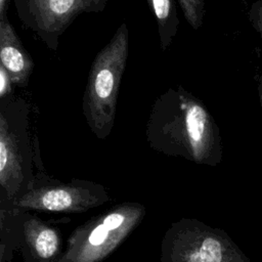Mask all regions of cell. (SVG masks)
<instances>
[{
	"label": "cell",
	"instance_id": "5b68a950",
	"mask_svg": "<svg viewBox=\"0 0 262 262\" xmlns=\"http://www.w3.org/2000/svg\"><path fill=\"white\" fill-rule=\"evenodd\" d=\"M161 262H251L222 229L192 218L175 221L161 244Z\"/></svg>",
	"mask_w": 262,
	"mask_h": 262
},
{
	"label": "cell",
	"instance_id": "4fadbf2b",
	"mask_svg": "<svg viewBox=\"0 0 262 262\" xmlns=\"http://www.w3.org/2000/svg\"><path fill=\"white\" fill-rule=\"evenodd\" d=\"M12 81L6 69L0 63V99L12 94Z\"/></svg>",
	"mask_w": 262,
	"mask_h": 262
},
{
	"label": "cell",
	"instance_id": "5bb4252c",
	"mask_svg": "<svg viewBox=\"0 0 262 262\" xmlns=\"http://www.w3.org/2000/svg\"><path fill=\"white\" fill-rule=\"evenodd\" d=\"M14 250L0 247V262H12Z\"/></svg>",
	"mask_w": 262,
	"mask_h": 262
},
{
	"label": "cell",
	"instance_id": "7a4b0ae2",
	"mask_svg": "<svg viewBox=\"0 0 262 262\" xmlns=\"http://www.w3.org/2000/svg\"><path fill=\"white\" fill-rule=\"evenodd\" d=\"M30 105L21 97L0 99V209L11 210L34 178L36 147L30 132Z\"/></svg>",
	"mask_w": 262,
	"mask_h": 262
},
{
	"label": "cell",
	"instance_id": "30bf717a",
	"mask_svg": "<svg viewBox=\"0 0 262 262\" xmlns=\"http://www.w3.org/2000/svg\"><path fill=\"white\" fill-rule=\"evenodd\" d=\"M157 21L162 51H166L176 37L180 20L176 0H146Z\"/></svg>",
	"mask_w": 262,
	"mask_h": 262
},
{
	"label": "cell",
	"instance_id": "9c48e42d",
	"mask_svg": "<svg viewBox=\"0 0 262 262\" xmlns=\"http://www.w3.org/2000/svg\"><path fill=\"white\" fill-rule=\"evenodd\" d=\"M0 61L13 85H28L35 63L7 16L0 18Z\"/></svg>",
	"mask_w": 262,
	"mask_h": 262
},
{
	"label": "cell",
	"instance_id": "8fae6325",
	"mask_svg": "<svg viewBox=\"0 0 262 262\" xmlns=\"http://www.w3.org/2000/svg\"><path fill=\"white\" fill-rule=\"evenodd\" d=\"M182 13L193 30H199L206 12V0H178Z\"/></svg>",
	"mask_w": 262,
	"mask_h": 262
},
{
	"label": "cell",
	"instance_id": "9a60e30c",
	"mask_svg": "<svg viewBox=\"0 0 262 262\" xmlns=\"http://www.w3.org/2000/svg\"><path fill=\"white\" fill-rule=\"evenodd\" d=\"M257 87H258V96H259V101H260V105H261V110H262V70L259 73L258 76V83H257Z\"/></svg>",
	"mask_w": 262,
	"mask_h": 262
},
{
	"label": "cell",
	"instance_id": "ba28073f",
	"mask_svg": "<svg viewBox=\"0 0 262 262\" xmlns=\"http://www.w3.org/2000/svg\"><path fill=\"white\" fill-rule=\"evenodd\" d=\"M15 233L21 262H58L62 255L61 234L29 211L15 209Z\"/></svg>",
	"mask_w": 262,
	"mask_h": 262
},
{
	"label": "cell",
	"instance_id": "7c38bea8",
	"mask_svg": "<svg viewBox=\"0 0 262 262\" xmlns=\"http://www.w3.org/2000/svg\"><path fill=\"white\" fill-rule=\"evenodd\" d=\"M249 20L262 40V0H255L249 9Z\"/></svg>",
	"mask_w": 262,
	"mask_h": 262
},
{
	"label": "cell",
	"instance_id": "277c9868",
	"mask_svg": "<svg viewBox=\"0 0 262 262\" xmlns=\"http://www.w3.org/2000/svg\"><path fill=\"white\" fill-rule=\"evenodd\" d=\"M146 214L136 202L113 206L70 234L58 262H103L137 228Z\"/></svg>",
	"mask_w": 262,
	"mask_h": 262
},
{
	"label": "cell",
	"instance_id": "3957f363",
	"mask_svg": "<svg viewBox=\"0 0 262 262\" xmlns=\"http://www.w3.org/2000/svg\"><path fill=\"white\" fill-rule=\"evenodd\" d=\"M129 53V31L122 23L95 55L82 99V113L91 132L105 139L115 125L117 100Z\"/></svg>",
	"mask_w": 262,
	"mask_h": 262
},
{
	"label": "cell",
	"instance_id": "52a82bcc",
	"mask_svg": "<svg viewBox=\"0 0 262 262\" xmlns=\"http://www.w3.org/2000/svg\"><path fill=\"white\" fill-rule=\"evenodd\" d=\"M21 25L47 48L56 51L59 38L82 13H99L108 0H12Z\"/></svg>",
	"mask_w": 262,
	"mask_h": 262
},
{
	"label": "cell",
	"instance_id": "6da1fadb",
	"mask_svg": "<svg viewBox=\"0 0 262 262\" xmlns=\"http://www.w3.org/2000/svg\"><path fill=\"white\" fill-rule=\"evenodd\" d=\"M145 137L150 148L169 157L212 167L222 161L218 125L204 101L181 85L168 88L155 100Z\"/></svg>",
	"mask_w": 262,
	"mask_h": 262
},
{
	"label": "cell",
	"instance_id": "8992f818",
	"mask_svg": "<svg viewBox=\"0 0 262 262\" xmlns=\"http://www.w3.org/2000/svg\"><path fill=\"white\" fill-rule=\"evenodd\" d=\"M110 202L106 188L90 180L60 181L37 168L29 190L14 204L13 209L46 213H85Z\"/></svg>",
	"mask_w": 262,
	"mask_h": 262
}]
</instances>
